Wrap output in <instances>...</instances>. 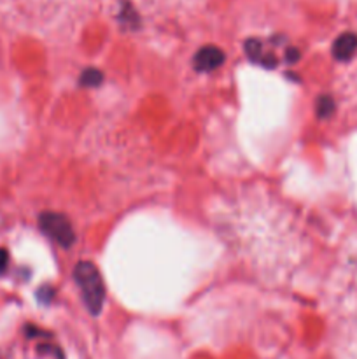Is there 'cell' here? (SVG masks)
Wrapping results in <instances>:
<instances>
[{"mask_svg":"<svg viewBox=\"0 0 357 359\" xmlns=\"http://www.w3.org/2000/svg\"><path fill=\"white\" fill-rule=\"evenodd\" d=\"M74 279L83 291V300L93 316L100 314L105 302V286L97 266L90 262H80L74 270Z\"/></svg>","mask_w":357,"mask_h":359,"instance_id":"obj_1","label":"cell"},{"mask_svg":"<svg viewBox=\"0 0 357 359\" xmlns=\"http://www.w3.org/2000/svg\"><path fill=\"white\" fill-rule=\"evenodd\" d=\"M41 228L44 230V233H48L49 237L55 238L62 248H70L76 241V235H74L72 226H70L69 219L62 214L55 212H46L41 216Z\"/></svg>","mask_w":357,"mask_h":359,"instance_id":"obj_2","label":"cell"},{"mask_svg":"<svg viewBox=\"0 0 357 359\" xmlns=\"http://www.w3.org/2000/svg\"><path fill=\"white\" fill-rule=\"evenodd\" d=\"M224 63V53L216 46L202 48L195 56V67L200 72H212Z\"/></svg>","mask_w":357,"mask_h":359,"instance_id":"obj_3","label":"cell"},{"mask_svg":"<svg viewBox=\"0 0 357 359\" xmlns=\"http://www.w3.org/2000/svg\"><path fill=\"white\" fill-rule=\"evenodd\" d=\"M354 48H356V37L354 35H343V37H340L336 41L335 53L338 58H345L346 55H350L354 51Z\"/></svg>","mask_w":357,"mask_h":359,"instance_id":"obj_4","label":"cell"},{"mask_svg":"<svg viewBox=\"0 0 357 359\" xmlns=\"http://www.w3.org/2000/svg\"><path fill=\"white\" fill-rule=\"evenodd\" d=\"M104 76H102L100 70L97 69H88L84 70L83 76H80V84L83 86H98L102 83Z\"/></svg>","mask_w":357,"mask_h":359,"instance_id":"obj_5","label":"cell"},{"mask_svg":"<svg viewBox=\"0 0 357 359\" xmlns=\"http://www.w3.org/2000/svg\"><path fill=\"white\" fill-rule=\"evenodd\" d=\"M7 265H9V255H7L6 249L0 248V276H2V273L6 272Z\"/></svg>","mask_w":357,"mask_h":359,"instance_id":"obj_6","label":"cell"}]
</instances>
